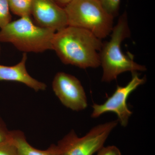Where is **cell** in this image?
<instances>
[{"instance_id":"1","label":"cell","mask_w":155,"mask_h":155,"mask_svg":"<svg viewBox=\"0 0 155 155\" xmlns=\"http://www.w3.org/2000/svg\"><path fill=\"white\" fill-rule=\"evenodd\" d=\"M102 45L101 39L90 31L68 25L55 33L52 50L64 64L85 69L101 65Z\"/></svg>"},{"instance_id":"2","label":"cell","mask_w":155,"mask_h":155,"mask_svg":"<svg viewBox=\"0 0 155 155\" xmlns=\"http://www.w3.org/2000/svg\"><path fill=\"white\" fill-rule=\"evenodd\" d=\"M111 33L110 40L103 43L99 53L103 69L102 81L111 82L123 72L146 70L144 66L136 63L132 56L125 54L121 49L122 41L130 35L126 12L119 17Z\"/></svg>"},{"instance_id":"3","label":"cell","mask_w":155,"mask_h":155,"mask_svg":"<svg viewBox=\"0 0 155 155\" xmlns=\"http://www.w3.org/2000/svg\"><path fill=\"white\" fill-rule=\"evenodd\" d=\"M55 31L35 25L29 16L10 22L0 31V42L10 43L19 51L40 53L52 50Z\"/></svg>"},{"instance_id":"4","label":"cell","mask_w":155,"mask_h":155,"mask_svg":"<svg viewBox=\"0 0 155 155\" xmlns=\"http://www.w3.org/2000/svg\"><path fill=\"white\" fill-rule=\"evenodd\" d=\"M64 8L69 26L88 31L100 39L112 32L114 18L98 0H72Z\"/></svg>"},{"instance_id":"5","label":"cell","mask_w":155,"mask_h":155,"mask_svg":"<svg viewBox=\"0 0 155 155\" xmlns=\"http://www.w3.org/2000/svg\"><path fill=\"white\" fill-rule=\"evenodd\" d=\"M118 122L116 120L97 125L81 137L71 130L56 145L59 153L61 155H93L104 146Z\"/></svg>"},{"instance_id":"6","label":"cell","mask_w":155,"mask_h":155,"mask_svg":"<svg viewBox=\"0 0 155 155\" xmlns=\"http://www.w3.org/2000/svg\"><path fill=\"white\" fill-rule=\"evenodd\" d=\"M146 81L145 78H140L137 72H132L131 80L127 85L123 87L117 86L113 95L104 104H93L92 118H97L104 113L113 112L117 115V120L121 125L126 127L129 118L132 114V112L127 106V98L139 86L145 83Z\"/></svg>"},{"instance_id":"7","label":"cell","mask_w":155,"mask_h":155,"mask_svg":"<svg viewBox=\"0 0 155 155\" xmlns=\"http://www.w3.org/2000/svg\"><path fill=\"white\" fill-rule=\"evenodd\" d=\"M52 88L61 103L72 110H83L87 107V99L80 81L73 75L58 72L52 82Z\"/></svg>"},{"instance_id":"8","label":"cell","mask_w":155,"mask_h":155,"mask_svg":"<svg viewBox=\"0 0 155 155\" xmlns=\"http://www.w3.org/2000/svg\"><path fill=\"white\" fill-rule=\"evenodd\" d=\"M31 14L41 27L57 31L68 26L64 8L54 0H31Z\"/></svg>"},{"instance_id":"9","label":"cell","mask_w":155,"mask_h":155,"mask_svg":"<svg viewBox=\"0 0 155 155\" xmlns=\"http://www.w3.org/2000/svg\"><path fill=\"white\" fill-rule=\"evenodd\" d=\"M27 54L23 53L22 60L13 66H6L0 64V81H16L24 84L35 91L45 90L46 84L33 78L27 72L26 62Z\"/></svg>"},{"instance_id":"10","label":"cell","mask_w":155,"mask_h":155,"mask_svg":"<svg viewBox=\"0 0 155 155\" xmlns=\"http://www.w3.org/2000/svg\"><path fill=\"white\" fill-rule=\"evenodd\" d=\"M10 138L21 155H61L56 145H51L45 150L34 147L27 142L24 133L20 130L10 131Z\"/></svg>"},{"instance_id":"11","label":"cell","mask_w":155,"mask_h":155,"mask_svg":"<svg viewBox=\"0 0 155 155\" xmlns=\"http://www.w3.org/2000/svg\"><path fill=\"white\" fill-rule=\"evenodd\" d=\"M10 11L20 17L31 15V0H8Z\"/></svg>"},{"instance_id":"12","label":"cell","mask_w":155,"mask_h":155,"mask_svg":"<svg viewBox=\"0 0 155 155\" xmlns=\"http://www.w3.org/2000/svg\"><path fill=\"white\" fill-rule=\"evenodd\" d=\"M8 1L0 0V28L2 29L11 22Z\"/></svg>"},{"instance_id":"13","label":"cell","mask_w":155,"mask_h":155,"mask_svg":"<svg viewBox=\"0 0 155 155\" xmlns=\"http://www.w3.org/2000/svg\"><path fill=\"white\" fill-rule=\"evenodd\" d=\"M106 11L114 18L119 14L121 0H98Z\"/></svg>"},{"instance_id":"14","label":"cell","mask_w":155,"mask_h":155,"mask_svg":"<svg viewBox=\"0 0 155 155\" xmlns=\"http://www.w3.org/2000/svg\"><path fill=\"white\" fill-rule=\"evenodd\" d=\"M0 155H21L9 137L8 139L0 143Z\"/></svg>"},{"instance_id":"15","label":"cell","mask_w":155,"mask_h":155,"mask_svg":"<svg viewBox=\"0 0 155 155\" xmlns=\"http://www.w3.org/2000/svg\"><path fill=\"white\" fill-rule=\"evenodd\" d=\"M97 152V155H122L120 150L115 146H103Z\"/></svg>"},{"instance_id":"16","label":"cell","mask_w":155,"mask_h":155,"mask_svg":"<svg viewBox=\"0 0 155 155\" xmlns=\"http://www.w3.org/2000/svg\"><path fill=\"white\" fill-rule=\"evenodd\" d=\"M10 134V131L8 130L2 119L0 118V143L8 139Z\"/></svg>"},{"instance_id":"17","label":"cell","mask_w":155,"mask_h":155,"mask_svg":"<svg viewBox=\"0 0 155 155\" xmlns=\"http://www.w3.org/2000/svg\"><path fill=\"white\" fill-rule=\"evenodd\" d=\"M54 1L59 5L64 8L72 0H54Z\"/></svg>"},{"instance_id":"18","label":"cell","mask_w":155,"mask_h":155,"mask_svg":"<svg viewBox=\"0 0 155 155\" xmlns=\"http://www.w3.org/2000/svg\"><path fill=\"white\" fill-rule=\"evenodd\" d=\"M0 55H1V47H0Z\"/></svg>"}]
</instances>
